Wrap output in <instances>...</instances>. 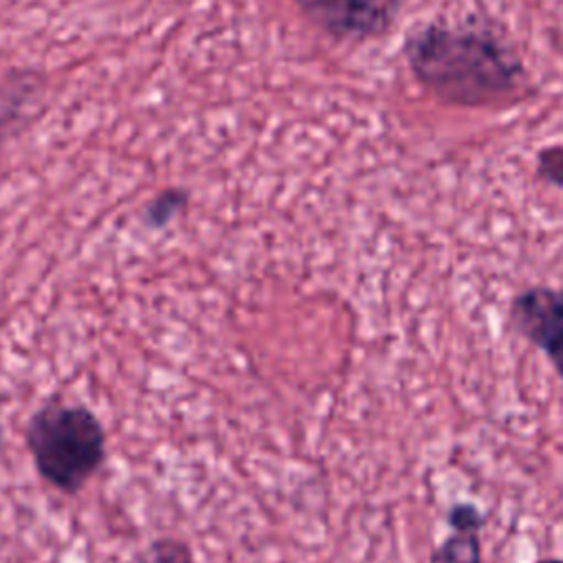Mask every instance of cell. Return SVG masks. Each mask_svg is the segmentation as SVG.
<instances>
[{
	"label": "cell",
	"mask_w": 563,
	"mask_h": 563,
	"mask_svg": "<svg viewBox=\"0 0 563 563\" xmlns=\"http://www.w3.org/2000/svg\"><path fill=\"white\" fill-rule=\"evenodd\" d=\"M405 55L416 81L451 106L510 103L528 90L519 55L490 33L424 24L409 35Z\"/></svg>",
	"instance_id": "obj_1"
},
{
	"label": "cell",
	"mask_w": 563,
	"mask_h": 563,
	"mask_svg": "<svg viewBox=\"0 0 563 563\" xmlns=\"http://www.w3.org/2000/svg\"><path fill=\"white\" fill-rule=\"evenodd\" d=\"M24 438L40 477L68 495L81 490L106 462V431L97 413L59 396L31 413Z\"/></svg>",
	"instance_id": "obj_2"
},
{
	"label": "cell",
	"mask_w": 563,
	"mask_h": 563,
	"mask_svg": "<svg viewBox=\"0 0 563 563\" xmlns=\"http://www.w3.org/2000/svg\"><path fill=\"white\" fill-rule=\"evenodd\" d=\"M508 325L541 350L563 380V286H530L508 306Z\"/></svg>",
	"instance_id": "obj_3"
},
{
	"label": "cell",
	"mask_w": 563,
	"mask_h": 563,
	"mask_svg": "<svg viewBox=\"0 0 563 563\" xmlns=\"http://www.w3.org/2000/svg\"><path fill=\"white\" fill-rule=\"evenodd\" d=\"M319 29L343 40L385 35L402 0H292Z\"/></svg>",
	"instance_id": "obj_4"
},
{
	"label": "cell",
	"mask_w": 563,
	"mask_h": 563,
	"mask_svg": "<svg viewBox=\"0 0 563 563\" xmlns=\"http://www.w3.org/2000/svg\"><path fill=\"white\" fill-rule=\"evenodd\" d=\"M429 563H484L479 530L451 528V534L435 545Z\"/></svg>",
	"instance_id": "obj_5"
},
{
	"label": "cell",
	"mask_w": 563,
	"mask_h": 563,
	"mask_svg": "<svg viewBox=\"0 0 563 563\" xmlns=\"http://www.w3.org/2000/svg\"><path fill=\"white\" fill-rule=\"evenodd\" d=\"M139 563H196L191 548L178 537H158L141 554Z\"/></svg>",
	"instance_id": "obj_6"
},
{
	"label": "cell",
	"mask_w": 563,
	"mask_h": 563,
	"mask_svg": "<svg viewBox=\"0 0 563 563\" xmlns=\"http://www.w3.org/2000/svg\"><path fill=\"white\" fill-rule=\"evenodd\" d=\"M187 205V194L180 189H167L161 191L145 209L143 220L145 224H150L152 229H161L165 227L174 216H178Z\"/></svg>",
	"instance_id": "obj_7"
},
{
	"label": "cell",
	"mask_w": 563,
	"mask_h": 563,
	"mask_svg": "<svg viewBox=\"0 0 563 563\" xmlns=\"http://www.w3.org/2000/svg\"><path fill=\"white\" fill-rule=\"evenodd\" d=\"M446 523H449V528H477V530H482L486 519H484L482 510L475 504L457 501L446 510Z\"/></svg>",
	"instance_id": "obj_8"
},
{
	"label": "cell",
	"mask_w": 563,
	"mask_h": 563,
	"mask_svg": "<svg viewBox=\"0 0 563 563\" xmlns=\"http://www.w3.org/2000/svg\"><path fill=\"white\" fill-rule=\"evenodd\" d=\"M539 176L556 187H563V147L554 145L539 154Z\"/></svg>",
	"instance_id": "obj_9"
},
{
	"label": "cell",
	"mask_w": 563,
	"mask_h": 563,
	"mask_svg": "<svg viewBox=\"0 0 563 563\" xmlns=\"http://www.w3.org/2000/svg\"><path fill=\"white\" fill-rule=\"evenodd\" d=\"M537 563H563L561 556H545V559H539Z\"/></svg>",
	"instance_id": "obj_10"
},
{
	"label": "cell",
	"mask_w": 563,
	"mask_h": 563,
	"mask_svg": "<svg viewBox=\"0 0 563 563\" xmlns=\"http://www.w3.org/2000/svg\"><path fill=\"white\" fill-rule=\"evenodd\" d=\"M2 402H4V398H0V407H2ZM0 449H2V420H0Z\"/></svg>",
	"instance_id": "obj_11"
}]
</instances>
